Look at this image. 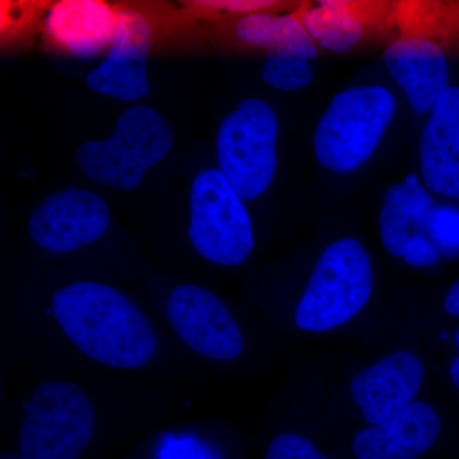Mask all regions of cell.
Wrapping results in <instances>:
<instances>
[{
  "label": "cell",
  "instance_id": "18",
  "mask_svg": "<svg viewBox=\"0 0 459 459\" xmlns=\"http://www.w3.org/2000/svg\"><path fill=\"white\" fill-rule=\"evenodd\" d=\"M303 26L325 49L340 54L351 50L364 36L360 20L343 2H320L305 12Z\"/></svg>",
  "mask_w": 459,
  "mask_h": 459
},
{
  "label": "cell",
  "instance_id": "19",
  "mask_svg": "<svg viewBox=\"0 0 459 459\" xmlns=\"http://www.w3.org/2000/svg\"><path fill=\"white\" fill-rule=\"evenodd\" d=\"M263 81L273 89L292 92L312 83L314 74L309 60L292 56H268L262 72Z\"/></svg>",
  "mask_w": 459,
  "mask_h": 459
},
{
  "label": "cell",
  "instance_id": "9",
  "mask_svg": "<svg viewBox=\"0 0 459 459\" xmlns=\"http://www.w3.org/2000/svg\"><path fill=\"white\" fill-rule=\"evenodd\" d=\"M110 225L107 202L90 190L65 189L48 195L32 213V240L50 253H72L104 237Z\"/></svg>",
  "mask_w": 459,
  "mask_h": 459
},
{
  "label": "cell",
  "instance_id": "14",
  "mask_svg": "<svg viewBox=\"0 0 459 459\" xmlns=\"http://www.w3.org/2000/svg\"><path fill=\"white\" fill-rule=\"evenodd\" d=\"M420 166L435 195L459 201V87L435 105L420 142Z\"/></svg>",
  "mask_w": 459,
  "mask_h": 459
},
{
  "label": "cell",
  "instance_id": "15",
  "mask_svg": "<svg viewBox=\"0 0 459 459\" xmlns=\"http://www.w3.org/2000/svg\"><path fill=\"white\" fill-rule=\"evenodd\" d=\"M119 12L100 0H63L45 16L51 40L80 57L99 56L110 48L117 32Z\"/></svg>",
  "mask_w": 459,
  "mask_h": 459
},
{
  "label": "cell",
  "instance_id": "21",
  "mask_svg": "<svg viewBox=\"0 0 459 459\" xmlns=\"http://www.w3.org/2000/svg\"><path fill=\"white\" fill-rule=\"evenodd\" d=\"M265 459H328L309 440L296 434H281L272 440Z\"/></svg>",
  "mask_w": 459,
  "mask_h": 459
},
{
  "label": "cell",
  "instance_id": "26",
  "mask_svg": "<svg viewBox=\"0 0 459 459\" xmlns=\"http://www.w3.org/2000/svg\"><path fill=\"white\" fill-rule=\"evenodd\" d=\"M455 343H457L459 349V329L457 331V333H455Z\"/></svg>",
  "mask_w": 459,
  "mask_h": 459
},
{
  "label": "cell",
  "instance_id": "17",
  "mask_svg": "<svg viewBox=\"0 0 459 459\" xmlns=\"http://www.w3.org/2000/svg\"><path fill=\"white\" fill-rule=\"evenodd\" d=\"M238 40L252 47L263 48L273 54L312 60L318 54L316 44L303 23L292 16L268 13L247 14L235 26Z\"/></svg>",
  "mask_w": 459,
  "mask_h": 459
},
{
  "label": "cell",
  "instance_id": "8",
  "mask_svg": "<svg viewBox=\"0 0 459 459\" xmlns=\"http://www.w3.org/2000/svg\"><path fill=\"white\" fill-rule=\"evenodd\" d=\"M166 316L181 340L204 358L232 360L244 351L243 332L237 320L204 287H177L169 296Z\"/></svg>",
  "mask_w": 459,
  "mask_h": 459
},
{
  "label": "cell",
  "instance_id": "16",
  "mask_svg": "<svg viewBox=\"0 0 459 459\" xmlns=\"http://www.w3.org/2000/svg\"><path fill=\"white\" fill-rule=\"evenodd\" d=\"M433 211V199L415 174H410L403 183L394 184L386 190L379 214L380 241L385 252L402 258L404 247L413 238L411 231L428 228Z\"/></svg>",
  "mask_w": 459,
  "mask_h": 459
},
{
  "label": "cell",
  "instance_id": "25",
  "mask_svg": "<svg viewBox=\"0 0 459 459\" xmlns=\"http://www.w3.org/2000/svg\"><path fill=\"white\" fill-rule=\"evenodd\" d=\"M451 377L453 385H455V388L459 391V358L455 359V360L452 362Z\"/></svg>",
  "mask_w": 459,
  "mask_h": 459
},
{
  "label": "cell",
  "instance_id": "12",
  "mask_svg": "<svg viewBox=\"0 0 459 459\" xmlns=\"http://www.w3.org/2000/svg\"><path fill=\"white\" fill-rule=\"evenodd\" d=\"M386 68L419 114L431 113L449 86V66L442 49L421 38L401 39L385 54Z\"/></svg>",
  "mask_w": 459,
  "mask_h": 459
},
{
  "label": "cell",
  "instance_id": "24",
  "mask_svg": "<svg viewBox=\"0 0 459 459\" xmlns=\"http://www.w3.org/2000/svg\"><path fill=\"white\" fill-rule=\"evenodd\" d=\"M444 309L451 316H459V281L449 289L444 301Z\"/></svg>",
  "mask_w": 459,
  "mask_h": 459
},
{
  "label": "cell",
  "instance_id": "20",
  "mask_svg": "<svg viewBox=\"0 0 459 459\" xmlns=\"http://www.w3.org/2000/svg\"><path fill=\"white\" fill-rule=\"evenodd\" d=\"M428 229L444 249H459V211L449 207L434 208Z\"/></svg>",
  "mask_w": 459,
  "mask_h": 459
},
{
  "label": "cell",
  "instance_id": "2",
  "mask_svg": "<svg viewBox=\"0 0 459 459\" xmlns=\"http://www.w3.org/2000/svg\"><path fill=\"white\" fill-rule=\"evenodd\" d=\"M174 135L164 115L138 105L124 111L115 131L102 141H87L77 151L84 177L117 190L137 188L144 172L170 152Z\"/></svg>",
  "mask_w": 459,
  "mask_h": 459
},
{
  "label": "cell",
  "instance_id": "5",
  "mask_svg": "<svg viewBox=\"0 0 459 459\" xmlns=\"http://www.w3.org/2000/svg\"><path fill=\"white\" fill-rule=\"evenodd\" d=\"M277 115L263 100H244L222 120L216 138L219 170L243 201L270 188L277 171Z\"/></svg>",
  "mask_w": 459,
  "mask_h": 459
},
{
  "label": "cell",
  "instance_id": "4",
  "mask_svg": "<svg viewBox=\"0 0 459 459\" xmlns=\"http://www.w3.org/2000/svg\"><path fill=\"white\" fill-rule=\"evenodd\" d=\"M373 291L370 256L355 238H341L320 255L295 312L299 328L327 332L364 309Z\"/></svg>",
  "mask_w": 459,
  "mask_h": 459
},
{
  "label": "cell",
  "instance_id": "7",
  "mask_svg": "<svg viewBox=\"0 0 459 459\" xmlns=\"http://www.w3.org/2000/svg\"><path fill=\"white\" fill-rule=\"evenodd\" d=\"M95 412L74 383L47 382L33 394L21 428L23 459H75L89 446Z\"/></svg>",
  "mask_w": 459,
  "mask_h": 459
},
{
  "label": "cell",
  "instance_id": "13",
  "mask_svg": "<svg viewBox=\"0 0 459 459\" xmlns=\"http://www.w3.org/2000/svg\"><path fill=\"white\" fill-rule=\"evenodd\" d=\"M442 431V419L424 402H413L382 425L362 429L353 437L358 459H416L430 449Z\"/></svg>",
  "mask_w": 459,
  "mask_h": 459
},
{
  "label": "cell",
  "instance_id": "3",
  "mask_svg": "<svg viewBox=\"0 0 459 459\" xmlns=\"http://www.w3.org/2000/svg\"><path fill=\"white\" fill-rule=\"evenodd\" d=\"M395 114V100L385 87L358 86L338 93L314 134L319 164L346 174L376 152Z\"/></svg>",
  "mask_w": 459,
  "mask_h": 459
},
{
  "label": "cell",
  "instance_id": "10",
  "mask_svg": "<svg viewBox=\"0 0 459 459\" xmlns=\"http://www.w3.org/2000/svg\"><path fill=\"white\" fill-rule=\"evenodd\" d=\"M150 44L151 26L146 18L134 11L119 12L113 44L104 62L87 74V87L124 102L138 101L150 95Z\"/></svg>",
  "mask_w": 459,
  "mask_h": 459
},
{
  "label": "cell",
  "instance_id": "23",
  "mask_svg": "<svg viewBox=\"0 0 459 459\" xmlns=\"http://www.w3.org/2000/svg\"><path fill=\"white\" fill-rule=\"evenodd\" d=\"M195 4L199 8L217 9V11H228L247 16V14L262 13V11L273 7L277 3L271 0H202V2H195Z\"/></svg>",
  "mask_w": 459,
  "mask_h": 459
},
{
  "label": "cell",
  "instance_id": "6",
  "mask_svg": "<svg viewBox=\"0 0 459 459\" xmlns=\"http://www.w3.org/2000/svg\"><path fill=\"white\" fill-rule=\"evenodd\" d=\"M189 238L198 255L214 264L238 265L253 252L252 219L219 169H204L193 179Z\"/></svg>",
  "mask_w": 459,
  "mask_h": 459
},
{
  "label": "cell",
  "instance_id": "11",
  "mask_svg": "<svg viewBox=\"0 0 459 459\" xmlns=\"http://www.w3.org/2000/svg\"><path fill=\"white\" fill-rule=\"evenodd\" d=\"M424 379V368L415 353L397 351L352 377L353 401L369 424L382 425L415 401Z\"/></svg>",
  "mask_w": 459,
  "mask_h": 459
},
{
  "label": "cell",
  "instance_id": "22",
  "mask_svg": "<svg viewBox=\"0 0 459 459\" xmlns=\"http://www.w3.org/2000/svg\"><path fill=\"white\" fill-rule=\"evenodd\" d=\"M437 258H439V253L437 247L421 235L410 238L402 256L404 263L411 267H429L437 263Z\"/></svg>",
  "mask_w": 459,
  "mask_h": 459
},
{
  "label": "cell",
  "instance_id": "1",
  "mask_svg": "<svg viewBox=\"0 0 459 459\" xmlns=\"http://www.w3.org/2000/svg\"><path fill=\"white\" fill-rule=\"evenodd\" d=\"M53 310L66 337L95 361L137 369L155 356L157 340L150 322L114 287L72 283L54 294Z\"/></svg>",
  "mask_w": 459,
  "mask_h": 459
}]
</instances>
